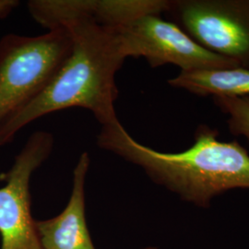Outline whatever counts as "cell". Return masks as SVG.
Listing matches in <instances>:
<instances>
[{"mask_svg": "<svg viewBox=\"0 0 249 249\" xmlns=\"http://www.w3.org/2000/svg\"><path fill=\"white\" fill-rule=\"evenodd\" d=\"M214 105L228 116L227 125L233 136H242L249 142V96H215Z\"/></svg>", "mask_w": 249, "mask_h": 249, "instance_id": "cell-10", "label": "cell"}, {"mask_svg": "<svg viewBox=\"0 0 249 249\" xmlns=\"http://www.w3.org/2000/svg\"><path fill=\"white\" fill-rule=\"evenodd\" d=\"M165 14L206 50L249 70V0H170Z\"/></svg>", "mask_w": 249, "mask_h": 249, "instance_id": "cell-4", "label": "cell"}, {"mask_svg": "<svg viewBox=\"0 0 249 249\" xmlns=\"http://www.w3.org/2000/svg\"><path fill=\"white\" fill-rule=\"evenodd\" d=\"M18 4L19 2L17 0H0V18L8 17Z\"/></svg>", "mask_w": 249, "mask_h": 249, "instance_id": "cell-11", "label": "cell"}, {"mask_svg": "<svg viewBox=\"0 0 249 249\" xmlns=\"http://www.w3.org/2000/svg\"><path fill=\"white\" fill-rule=\"evenodd\" d=\"M156 249V248H148V249Z\"/></svg>", "mask_w": 249, "mask_h": 249, "instance_id": "cell-12", "label": "cell"}, {"mask_svg": "<svg viewBox=\"0 0 249 249\" xmlns=\"http://www.w3.org/2000/svg\"><path fill=\"white\" fill-rule=\"evenodd\" d=\"M53 147V137L36 131L28 139L9 172L1 175L6 185L0 188L1 249H43L31 213L30 180Z\"/></svg>", "mask_w": 249, "mask_h": 249, "instance_id": "cell-6", "label": "cell"}, {"mask_svg": "<svg viewBox=\"0 0 249 249\" xmlns=\"http://www.w3.org/2000/svg\"><path fill=\"white\" fill-rule=\"evenodd\" d=\"M218 135L200 124L189 149L161 152L138 142L116 120L102 125L97 145L142 167L153 182L182 199L207 208L228 190L249 188V152L237 141L221 142Z\"/></svg>", "mask_w": 249, "mask_h": 249, "instance_id": "cell-2", "label": "cell"}, {"mask_svg": "<svg viewBox=\"0 0 249 249\" xmlns=\"http://www.w3.org/2000/svg\"><path fill=\"white\" fill-rule=\"evenodd\" d=\"M116 30L126 58L144 57L151 68L172 64L187 72L238 67L230 59L206 50L160 15H144Z\"/></svg>", "mask_w": 249, "mask_h": 249, "instance_id": "cell-5", "label": "cell"}, {"mask_svg": "<svg viewBox=\"0 0 249 249\" xmlns=\"http://www.w3.org/2000/svg\"><path fill=\"white\" fill-rule=\"evenodd\" d=\"M65 26L43 36L7 35L0 40V123L45 88L71 53Z\"/></svg>", "mask_w": 249, "mask_h": 249, "instance_id": "cell-3", "label": "cell"}, {"mask_svg": "<svg viewBox=\"0 0 249 249\" xmlns=\"http://www.w3.org/2000/svg\"><path fill=\"white\" fill-rule=\"evenodd\" d=\"M58 26L71 32V53L36 97L0 123V146L12 142L20 129L36 119L68 108L89 110L102 125L118 120L116 75L126 56L116 28L87 18L69 19Z\"/></svg>", "mask_w": 249, "mask_h": 249, "instance_id": "cell-1", "label": "cell"}, {"mask_svg": "<svg viewBox=\"0 0 249 249\" xmlns=\"http://www.w3.org/2000/svg\"><path fill=\"white\" fill-rule=\"evenodd\" d=\"M170 86L197 96H249V70L243 68L181 71L168 80Z\"/></svg>", "mask_w": 249, "mask_h": 249, "instance_id": "cell-9", "label": "cell"}, {"mask_svg": "<svg viewBox=\"0 0 249 249\" xmlns=\"http://www.w3.org/2000/svg\"><path fill=\"white\" fill-rule=\"evenodd\" d=\"M169 5L170 0H33L28 8L40 25L50 30L73 18L117 28L144 15L165 13Z\"/></svg>", "mask_w": 249, "mask_h": 249, "instance_id": "cell-7", "label": "cell"}, {"mask_svg": "<svg viewBox=\"0 0 249 249\" xmlns=\"http://www.w3.org/2000/svg\"><path fill=\"white\" fill-rule=\"evenodd\" d=\"M89 165V154L83 152L74 169L71 195L67 207L54 218L36 221L42 249H95L85 215V181Z\"/></svg>", "mask_w": 249, "mask_h": 249, "instance_id": "cell-8", "label": "cell"}]
</instances>
